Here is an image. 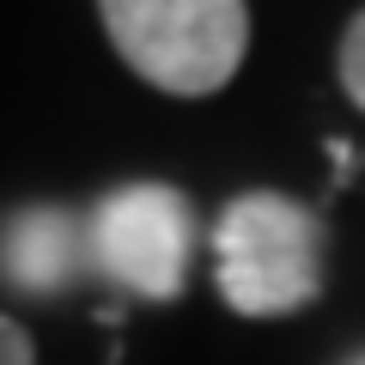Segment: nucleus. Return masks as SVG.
<instances>
[{"label":"nucleus","instance_id":"nucleus-2","mask_svg":"<svg viewBox=\"0 0 365 365\" xmlns=\"http://www.w3.org/2000/svg\"><path fill=\"white\" fill-rule=\"evenodd\" d=\"M116 55L170 98H213L250 49L244 0H98Z\"/></svg>","mask_w":365,"mask_h":365},{"label":"nucleus","instance_id":"nucleus-3","mask_svg":"<svg viewBox=\"0 0 365 365\" xmlns=\"http://www.w3.org/2000/svg\"><path fill=\"white\" fill-rule=\"evenodd\" d=\"M86 250L104 268V280H116L122 292H140L153 304L182 299L195 213L170 182H122L98 201L86 225Z\"/></svg>","mask_w":365,"mask_h":365},{"label":"nucleus","instance_id":"nucleus-5","mask_svg":"<svg viewBox=\"0 0 365 365\" xmlns=\"http://www.w3.org/2000/svg\"><path fill=\"white\" fill-rule=\"evenodd\" d=\"M335 67H341V91H347L353 104L365 110V13H353V19H347V31H341V55H335Z\"/></svg>","mask_w":365,"mask_h":365},{"label":"nucleus","instance_id":"nucleus-1","mask_svg":"<svg viewBox=\"0 0 365 365\" xmlns=\"http://www.w3.org/2000/svg\"><path fill=\"white\" fill-rule=\"evenodd\" d=\"M213 274L237 317H292L323 292V220L304 201L250 189L213 225Z\"/></svg>","mask_w":365,"mask_h":365},{"label":"nucleus","instance_id":"nucleus-4","mask_svg":"<svg viewBox=\"0 0 365 365\" xmlns=\"http://www.w3.org/2000/svg\"><path fill=\"white\" fill-rule=\"evenodd\" d=\"M86 225L67 207H25L0 225V274L13 280L19 292H37V299H55L79 274L86 262Z\"/></svg>","mask_w":365,"mask_h":365},{"label":"nucleus","instance_id":"nucleus-6","mask_svg":"<svg viewBox=\"0 0 365 365\" xmlns=\"http://www.w3.org/2000/svg\"><path fill=\"white\" fill-rule=\"evenodd\" d=\"M0 365H37V341L13 317H0Z\"/></svg>","mask_w":365,"mask_h":365}]
</instances>
